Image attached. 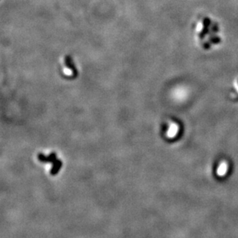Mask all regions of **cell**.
I'll list each match as a JSON object with an SVG mask.
<instances>
[{
    "instance_id": "277c9868",
    "label": "cell",
    "mask_w": 238,
    "mask_h": 238,
    "mask_svg": "<svg viewBox=\"0 0 238 238\" xmlns=\"http://www.w3.org/2000/svg\"><path fill=\"white\" fill-rule=\"evenodd\" d=\"M178 131V126H176V124H173L170 126V130L168 131V136L170 137H174L175 135L176 134V133Z\"/></svg>"
},
{
    "instance_id": "7a4b0ae2",
    "label": "cell",
    "mask_w": 238,
    "mask_h": 238,
    "mask_svg": "<svg viewBox=\"0 0 238 238\" xmlns=\"http://www.w3.org/2000/svg\"><path fill=\"white\" fill-rule=\"evenodd\" d=\"M65 62H66V66L68 67V69H69L72 71L73 75L74 76H76L77 75V70H76V69L74 64L72 62V58H71V56H67L66 57V60H65Z\"/></svg>"
},
{
    "instance_id": "3957f363",
    "label": "cell",
    "mask_w": 238,
    "mask_h": 238,
    "mask_svg": "<svg viewBox=\"0 0 238 238\" xmlns=\"http://www.w3.org/2000/svg\"><path fill=\"white\" fill-rule=\"evenodd\" d=\"M227 165L226 163H221V165L219 166L218 169H217V173L220 176H223L227 172Z\"/></svg>"
},
{
    "instance_id": "6da1fadb",
    "label": "cell",
    "mask_w": 238,
    "mask_h": 238,
    "mask_svg": "<svg viewBox=\"0 0 238 238\" xmlns=\"http://www.w3.org/2000/svg\"><path fill=\"white\" fill-rule=\"evenodd\" d=\"M38 159L40 160L42 163H46V162H51L53 163V168L51 170V173L53 175L56 174L60 170V168L62 167V163L61 161L56 159V153H51L49 155L48 157H46L42 153H40L38 155Z\"/></svg>"
}]
</instances>
